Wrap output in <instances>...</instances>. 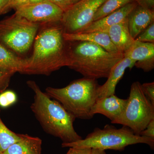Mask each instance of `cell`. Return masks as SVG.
Wrapping results in <instances>:
<instances>
[{"label":"cell","mask_w":154,"mask_h":154,"mask_svg":"<svg viewBox=\"0 0 154 154\" xmlns=\"http://www.w3.org/2000/svg\"><path fill=\"white\" fill-rule=\"evenodd\" d=\"M34 41L33 53L25 58L21 73L49 75L68 66V41L60 23L41 25Z\"/></svg>","instance_id":"6da1fadb"},{"label":"cell","mask_w":154,"mask_h":154,"mask_svg":"<svg viewBox=\"0 0 154 154\" xmlns=\"http://www.w3.org/2000/svg\"><path fill=\"white\" fill-rule=\"evenodd\" d=\"M27 85L34 94L30 106L42 127L48 134L59 138L63 143H70L82 139L74 127L75 118L56 100L42 92L36 82L27 81Z\"/></svg>","instance_id":"7a4b0ae2"},{"label":"cell","mask_w":154,"mask_h":154,"mask_svg":"<svg viewBox=\"0 0 154 154\" xmlns=\"http://www.w3.org/2000/svg\"><path fill=\"white\" fill-rule=\"evenodd\" d=\"M123 57L122 54L108 52L89 42L68 41L67 67L85 78H107L113 67Z\"/></svg>","instance_id":"3957f363"},{"label":"cell","mask_w":154,"mask_h":154,"mask_svg":"<svg viewBox=\"0 0 154 154\" xmlns=\"http://www.w3.org/2000/svg\"><path fill=\"white\" fill-rule=\"evenodd\" d=\"M97 80L84 78L74 80L63 88L48 87L45 93L56 100L75 118L90 119L92 108L99 98Z\"/></svg>","instance_id":"277c9868"},{"label":"cell","mask_w":154,"mask_h":154,"mask_svg":"<svg viewBox=\"0 0 154 154\" xmlns=\"http://www.w3.org/2000/svg\"><path fill=\"white\" fill-rule=\"evenodd\" d=\"M138 143L146 144L154 149V138L137 135L128 127L123 126L117 129L113 125L107 124L103 129L96 128L84 139L62 143V147L122 151L128 146Z\"/></svg>","instance_id":"5b68a950"},{"label":"cell","mask_w":154,"mask_h":154,"mask_svg":"<svg viewBox=\"0 0 154 154\" xmlns=\"http://www.w3.org/2000/svg\"><path fill=\"white\" fill-rule=\"evenodd\" d=\"M41 25L14 14L0 21V43L17 55L28 52Z\"/></svg>","instance_id":"8992f818"},{"label":"cell","mask_w":154,"mask_h":154,"mask_svg":"<svg viewBox=\"0 0 154 154\" xmlns=\"http://www.w3.org/2000/svg\"><path fill=\"white\" fill-rule=\"evenodd\" d=\"M127 99L123 112L111 123L128 127L135 134L140 135L154 119V105L145 95L139 82L132 83Z\"/></svg>","instance_id":"52a82bcc"},{"label":"cell","mask_w":154,"mask_h":154,"mask_svg":"<svg viewBox=\"0 0 154 154\" xmlns=\"http://www.w3.org/2000/svg\"><path fill=\"white\" fill-rule=\"evenodd\" d=\"M106 0H82L64 12L60 24L64 33H80L93 22L96 12Z\"/></svg>","instance_id":"ba28073f"},{"label":"cell","mask_w":154,"mask_h":154,"mask_svg":"<svg viewBox=\"0 0 154 154\" xmlns=\"http://www.w3.org/2000/svg\"><path fill=\"white\" fill-rule=\"evenodd\" d=\"M64 11L48 0L28 5L16 11L15 14L28 21L40 25L60 23Z\"/></svg>","instance_id":"9c48e42d"},{"label":"cell","mask_w":154,"mask_h":154,"mask_svg":"<svg viewBox=\"0 0 154 154\" xmlns=\"http://www.w3.org/2000/svg\"><path fill=\"white\" fill-rule=\"evenodd\" d=\"M135 62L134 66L145 72L154 68V43L141 42L135 40L130 48L124 54Z\"/></svg>","instance_id":"30bf717a"},{"label":"cell","mask_w":154,"mask_h":154,"mask_svg":"<svg viewBox=\"0 0 154 154\" xmlns=\"http://www.w3.org/2000/svg\"><path fill=\"white\" fill-rule=\"evenodd\" d=\"M127 101V99H120L115 95L99 97L92 108V114H102L109 119L111 122L123 112Z\"/></svg>","instance_id":"8fae6325"},{"label":"cell","mask_w":154,"mask_h":154,"mask_svg":"<svg viewBox=\"0 0 154 154\" xmlns=\"http://www.w3.org/2000/svg\"><path fill=\"white\" fill-rule=\"evenodd\" d=\"M137 5L136 2L129 3L104 18L92 22L85 29L79 33L93 32L105 33L108 28L112 25L119 23L126 19Z\"/></svg>","instance_id":"7c38bea8"},{"label":"cell","mask_w":154,"mask_h":154,"mask_svg":"<svg viewBox=\"0 0 154 154\" xmlns=\"http://www.w3.org/2000/svg\"><path fill=\"white\" fill-rule=\"evenodd\" d=\"M135 63V62L127 57H124L119 61L111 70L106 82L99 87V98L115 95L116 86L122 79L126 69H131Z\"/></svg>","instance_id":"4fadbf2b"},{"label":"cell","mask_w":154,"mask_h":154,"mask_svg":"<svg viewBox=\"0 0 154 154\" xmlns=\"http://www.w3.org/2000/svg\"><path fill=\"white\" fill-rule=\"evenodd\" d=\"M153 22L154 10L137 5L128 17V24L131 35L135 39Z\"/></svg>","instance_id":"5bb4252c"},{"label":"cell","mask_w":154,"mask_h":154,"mask_svg":"<svg viewBox=\"0 0 154 154\" xmlns=\"http://www.w3.org/2000/svg\"><path fill=\"white\" fill-rule=\"evenodd\" d=\"M105 33L108 34L119 52L123 55L130 48L135 41L130 33L128 17L122 22L112 25Z\"/></svg>","instance_id":"9a60e30c"},{"label":"cell","mask_w":154,"mask_h":154,"mask_svg":"<svg viewBox=\"0 0 154 154\" xmlns=\"http://www.w3.org/2000/svg\"><path fill=\"white\" fill-rule=\"evenodd\" d=\"M63 37L67 41H87L99 45L108 52L121 53L110 40L107 33L102 32L67 34L63 33ZM122 54V53H121Z\"/></svg>","instance_id":"2e32d148"},{"label":"cell","mask_w":154,"mask_h":154,"mask_svg":"<svg viewBox=\"0 0 154 154\" xmlns=\"http://www.w3.org/2000/svg\"><path fill=\"white\" fill-rule=\"evenodd\" d=\"M42 140L39 137L21 134L20 140L11 145L2 154H41Z\"/></svg>","instance_id":"e0dca14e"},{"label":"cell","mask_w":154,"mask_h":154,"mask_svg":"<svg viewBox=\"0 0 154 154\" xmlns=\"http://www.w3.org/2000/svg\"><path fill=\"white\" fill-rule=\"evenodd\" d=\"M25 62V58L18 56L0 43V69L21 73Z\"/></svg>","instance_id":"ac0fdd59"},{"label":"cell","mask_w":154,"mask_h":154,"mask_svg":"<svg viewBox=\"0 0 154 154\" xmlns=\"http://www.w3.org/2000/svg\"><path fill=\"white\" fill-rule=\"evenodd\" d=\"M134 2L135 0H106L96 12L93 22L104 18L128 4Z\"/></svg>","instance_id":"d6986e66"},{"label":"cell","mask_w":154,"mask_h":154,"mask_svg":"<svg viewBox=\"0 0 154 154\" xmlns=\"http://www.w3.org/2000/svg\"><path fill=\"white\" fill-rule=\"evenodd\" d=\"M21 134L9 129L2 121L0 116V152L3 153L9 146L20 140Z\"/></svg>","instance_id":"ffe728a7"},{"label":"cell","mask_w":154,"mask_h":154,"mask_svg":"<svg viewBox=\"0 0 154 154\" xmlns=\"http://www.w3.org/2000/svg\"><path fill=\"white\" fill-rule=\"evenodd\" d=\"M17 100V94L11 90L5 91L0 93V107L7 108L14 105Z\"/></svg>","instance_id":"44dd1931"},{"label":"cell","mask_w":154,"mask_h":154,"mask_svg":"<svg viewBox=\"0 0 154 154\" xmlns=\"http://www.w3.org/2000/svg\"><path fill=\"white\" fill-rule=\"evenodd\" d=\"M135 40L141 42L154 43V22L149 25Z\"/></svg>","instance_id":"7402d4cb"},{"label":"cell","mask_w":154,"mask_h":154,"mask_svg":"<svg viewBox=\"0 0 154 154\" xmlns=\"http://www.w3.org/2000/svg\"><path fill=\"white\" fill-rule=\"evenodd\" d=\"M15 73V72L11 71L0 69V93L8 88L11 77Z\"/></svg>","instance_id":"603a6c76"},{"label":"cell","mask_w":154,"mask_h":154,"mask_svg":"<svg viewBox=\"0 0 154 154\" xmlns=\"http://www.w3.org/2000/svg\"><path fill=\"white\" fill-rule=\"evenodd\" d=\"M142 88L146 98L154 105V82L143 83Z\"/></svg>","instance_id":"cb8c5ba5"},{"label":"cell","mask_w":154,"mask_h":154,"mask_svg":"<svg viewBox=\"0 0 154 154\" xmlns=\"http://www.w3.org/2000/svg\"><path fill=\"white\" fill-rule=\"evenodd\" d=\"M30 4V0H9L8 9L9 11L14 9L17 11Z\"/></svg>","instance_id":"d4e9b609"},{"label":"cell","mask_w":154,"mask_h":154,"mask_svg":"<svg viewBox=\"0 0 154 154\" xmlns=\"http://www.w3.org/2000/svg\"><path fill=\"white\" fill-rule=\"evenodd\" d=\"M140 135L154 139V119L150 122L145 129L140 133Z\"/></svg>","instance_id":"484cf974"},{"label":"cell","mask_w":154,"mask_h":154,"mask_svg":"<svg viewBox=\"0 0 154 154\" xmlns=\"http://www.w3.org/2000/svg\"><path fill=\"white\" fill-rule=\"evenodd\" d=\"M92 149L70 148L66 154H91Z\"/></svg>","instance_id":"4316f807"},{"label":"cell","mask_w":154,"mask_h":154,"mask_svg":"<svg viewBox=\"0 0 154 154\" xmlns=\"http://www.w3.org/2000/svg\"><path fill=\"white\" fill-rule=\"evenodd\" d=\"M138 5L151 10H154V0H135Z\"/></svg>","instance_id":"83f0119b"},{"label":"cell","mask_w":154,"mask_h":154,"mask_svg":"<svg viewBox=\"0 0 154 154\" xmlns=\"http://www.w3.org/2000/svg\"><path fill=\"white\" fill-rule=\"evenodd\" d=\"M60 8L64 11L69 8L67 0H48Z\"/></svg>","instance_id":"f1b7e54d"},{"label":"cell","mask_w":154,"mask_h":154,"mask_svg":"<svg viewBox=\"0 0 154 154\" xmlns=\"http://www.w3.org/2000/svg\"><path fill=\"white\" fill-rule=\"evenodd\" d=\"M8 2L9 0H0V15L8 12Z\"/></svg>","instance_id":"f546056e"},{"label":"cell","mask_w":154,"mask_h":154,"mask_svg":"<svg viewBox=\"0 0 154 154\" xmlns=\"http://www.w3.org/2000/svg\"><path fill=\"white\" fill-rule=\"evenodd\" d=\"M91 154H106L105 150L99 149H92Z\"/></svg>","instance_id":"4dcf8cb0"},{"label":"cell","mask_w":154,"mask_h":154,"mask_svg":"<svg viewBox=\"0 0 154 154\" xmlns=\"http://www.w3.org/2000/svg\"><path fill=\"white\" fill-rule=\"evenodd\" d=\"M81 1L82 0H67V2L70 7Z\"/></svg>","instance_id":"1f68e13d"},{"label":"cell","mask_w":154,"mask_h":154,"mask_svg":"<svg viewBox=\"0 0 154 154\" xmlns=\"http://www.w3.org/2000/svg\"><path fill=\"white\" fill-rule=\"evenodd\" d=\"M46 0H30V4H35L36 3L42 2Z\"/></svg>","instance_id":"d6a6232c"},{"label":"cell","mask_w":154,"mask_h":154,"mask_svg":"<svg viewBox=\"0 0 154 154\" xmlns=\"http://www.w3.org/2000/svg\"><path fill=\"white\" fill-rule=\"evenodd\" d=\"M0 154H2V153L0 152Z\"/></svg>","instance_id":"836d02e7"}]
</instances>
